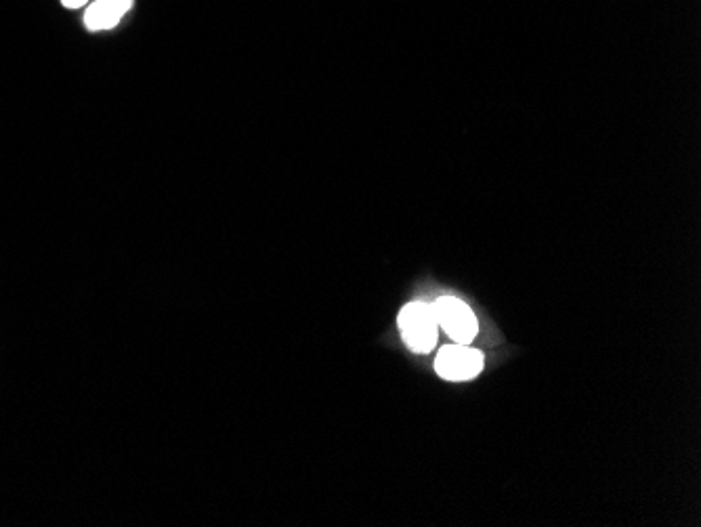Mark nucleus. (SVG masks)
Instances as JSON below:
<instances>
[{"label": "nucleus", "mask_w": 701, "mask_h": 527, "mask_svg": "<svg viewBox=\"0 0 701 527\" xmlns=\"http://www.w3.org/2000/svg\"><path fill=\"white\" fill-rule=\"evenodd\" d=\"M133 7V0H97L84 13V26L89 30H110L118 26L124 13Z\"/></svg>", "instance_id": "nucleus-4"}, {"label": "nucleus", "mask_w": 701, "mask_h": 527, "mask_svg": "<svg viewBox=\"0 0 701 527\" xmlns=\"http://www.w3.org/2000/svg\"><path fill=\"white\" fill-rule=\"evenodd\" d=\"M84 3H89V0H61V5H63V7H68V9H78V7H82Z\"/></svg>", "instance_id": "nucleus-5"}, {"label": "nucleus", "mask_w": 701, "mask_h": 527, "mask_svg": "<svg viewBox=\"0 0 701 527\" xmlns=\"http://www.w3.org/2000/svg\"><path fill=\"white\" fill-rule=\"evenodd\" d=\"M403 341L416 353H429L437 345L439 322L435 307L429 303H412L399 313Z\"/></svg>", "instance_id": "nucleus-1"}, {"label": "nucleus", "mask_w": 701, "mask_h": 527, "mask_svg": "<svg viewBox=\"0 0 701 527\" xmlns=\"http://www.w3.org/2000/svg\"><path fill=\"white\" fill-rule=\"evenodd\" d=\"M433 307L437 313L439 326L448 332V336L454 339V343H460V345L473 343L479 326H477L475 313L469 305L454 297H443L437 303H433Z\"/></svg>", "instance_id": "nucleus-2"}, {"label": "nucleus", "mask_w": 701, "mask_h": 527, "mask_svg": "<svg viewBox=\"0 0 701 527\" xmlns=\"http://www.w3.org/2000/svg\"><path fill=\"white\" fill-rule=\"evenodd\" d=\"M483 368L481 351L471 345H448L437 355L435 370L445 381H471Z\"/></svg>", "instance_id": "nucleus-3"}]
</instances>
